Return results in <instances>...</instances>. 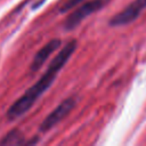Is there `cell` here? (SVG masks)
<instances>
[{
	"label": "cell",
	"mask_w": 146,
	"mask_h": 146,
	"mask_svg": "<svg viewBox=\"0 0 146 146\" xmlns=\"http://www.w3.org/2000/svg\"><path fill=\"white\" fill-rule=\"evenodd\" d=\"M24 135L18 129H13L0 140V145H22L25 144Z\"/></svg>",
	"instance_id": "cell-6"
},
{
	"label": "cell",
	"mask_w": 146,
	"mask_h": 146,
	"mask_svg": "<svg viewBox=\"0 0 146 146\" xmlns=\"http://www.w3.org/2000/svg\"><path fill=\"white\" fill-rule=\"evenodd\" d=\"M76 47H78V41L73 39L70 40L57 52V55L49 63L46 72L39 78V80L9 106L6 113V117L8 121H14L31 110V107L35 104V102L51 87L59 71L66 65L68 59L76 50Z\"/></svg>",
	"instance_id": "cell-1"
},
{
	"label": "cell",
	"mask_w": 146,
	"mask_h": 146,
	"mask_svg": "<svg viewBox=\"0 0 146 146\" xmlns=\"http://www.w3.org/2000/svg\"><path fill=\"white\" fill-rule=\"evenodd\" d=\"M62 44V40L58 39V38H55V39H51L49 40L39 51H36V54L34 55L33 57V60L30 65V72H36L39 71L42 65L46 63V60L50 57V55L57 50Z\"/></svg>",
	"instance_id": "cell-5"
},
{
	"label": "cell",
	"mask_w": 146,
	"mask_h": 146,
	"mask_svg": "<svg viewBox=\"0 0 146 146\" xmlns=\"http://www.w3.org/2000/svg\"><path fill=\"white\" fill-rule=\"evenodd\" d=\"M83 1H86V0H65L62 3V6L59 7V13H67V11L72 10L74 7L82 3Z\"/></svg>",
	"instance_id": "cell-7"
},
{
	"label": "cell",
	"mask_w": 146,
	"mask_h": 146,
	"mask_svg": "<svg viewBox=\"0 0 146 146\" xmlns=\"http://www.w3.org/2000/svg\"><path fill=\"white\" fill-rule=\"evenodd\" d=\"M145 8H146V0H133L121 11L112 16L108 22V25L112 27L128 25L135 22Z\"/></svg>",
	"instance_id": "cell-4"
},
{
	"label": "cell",
	"mask_w": 146,
	"mask_h": 146,
	"mask_svg": "<svg viewBox=\"0 0 146 146\" xmlns=\"http://www.w3.org/2000/svg\"><path fill=\"white\" fill-rule=\"evenodd\" d=\"M108 2H111V0H87L83 1L82 3H80L76 9L72 10L66 19L64 21L63 27L65 31H72L74 29H76V26L84 21L88 16L95 14L96 11L100 10L102 8H104Z\"/></svg>",
	"instance_id": "cell-2"
},
{
	"label": "cell",
	"mask_w": 146,
	"mask_h": 146,
	"mask_svg": "<svg viewBox=\"0 0 146 146\" xmlns=\"http://www.w3.org/2000/svg\"><path fill=\"white\" fill-rule=\"evenodd\" d=\"M75 105H76L75 97L72 96V97L64 99L62 103L58 104L57 107H55V110H52L44 117V120L39 125V130L41 132H48L49 130H51L54 127H56L59 122H62L72 112V110L75 107Z\"/></svg>",
	"instance_id": "cell-3"
}]
</instances>
